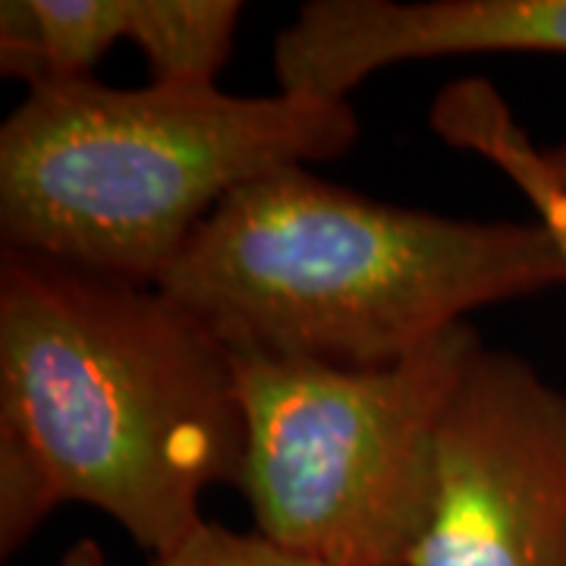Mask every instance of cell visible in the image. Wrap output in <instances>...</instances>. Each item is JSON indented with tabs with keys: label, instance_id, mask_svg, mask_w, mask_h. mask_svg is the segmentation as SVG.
<instances>
[{
	"label": "cell",
	"instance_id": "obj_10",
	"mask_svg": "<svg viewBox=\"0 0 566 566\" xmlns=\"http://www.w3.org/2000/svg\"><path fill=\"white\" fill-rule=\"evenodd\" d=\"M145 566H344L327 564L318 557H305L296 551L268 542L259 532H233V528L208 523L196 528L182 545L161 557H148Z\"/></svg>",
	"mask_w": 566,
	"mask_h": 566
},
{
	"label": "cell",
	"instance_id": "obj_1",
	"mask_svg": "<svg viewBox=\"0 0 566 566\" xmlns=\"http://www.w3.org/2000/svg\"><path fill=\"white\" fill-rule=\"evenodd\" d=\"M245 424L223 344L158 286L0 255V554L88 504L161 557L237 485Z\"/></svg>",
	"mask_w": 566,
	"mask_h": 566
},
{
	"label": "cell",
	"instance_id": "obj_12",
	"mask_svg": "<svg viewBox=\"0 0 566 566\" xmlns=\"http://www.w3.org/2000/svg\"><path fill=\"white\" fill-rule=\"evenodd\" d=\"M545 151H547V161H551V167H554V174L566 182V142L554 145V148H545Z\"/></svg>",
	"mask_w": 566,
	"mask_h": 566
},
{
	"label": "cell",
	"instance_id": "obj_7",
	"mask_svg": "<svg viewBox=\"0 0 566 566\" xmlns=\"http://www.w3.org/2000/svg\"><path fill=\"white\" fill-rule=\"evenodd\" d=\"M428 123L444 145L494 164L526 196L535 221L545 223L566 259V182L554 174L547 151L532 142L494 82L479 76L447 82L431 102Z\"/></svg>",
	"mask_w": 566,
	"mask_h": 566
},
{
	"label": "cell",
	"instance_id": "obj_6",
	"mask_svg": "<svg viewBox=\"0 0 566 566\" xmlns=\"http://www.w3.org/2000/svg\"><path fill=\"white\" fill-rule=\"evenodd\" d=\"M453 54L566 57V0H312L274 39V80L349 102L378 70Z\"/></svg>",
	"mask_w": 566,
	"mask_h": 566
},
{
	"label": "cell",
	"instance_id": "obj_8",
	"mask_svg": "<svg viewBox=\"0 0 566 566\" xmlns=\"http://www.w3.org/2000/svg\"><path fill=\"white\" fill-rule=\"evenodd\" d=\"M240 20V0H126L123 41L139 48L151 82L218 85Z\"/></svg>",
	"mask_w": 566,
	"mask_h": 566
},
{
	"label": "cell",
	"instance_id": "obj_11",
	"mask_svg": "<svg viewBox=\"0 0 566 566\" xmlns=\"http://www.w3.org/2000/svg\"><path fill=\"white\" fill-rule=\"evenodd\" d=\"M54 566H111L104 557L102 545L95 538H80L76 545L63 551V557Z\"/></svg>",
	"mask_w": 566,
	"mask_h": 566
},
{
	"label": "cell",
	"instance_id": "obj_2",
	"mask_svg": "<svg viewBox=\"0 0 566 566\" xmlns=\"http://www.w3.org/2000/svg\"><path fill=\"white\" fill-rule=\"evenodd\" d=\"M564 283L545 223L387 205L286 167L230 192L155 286L230 356L385 368Z\"/></svg>",
	"mask_w": 566,
	"mask_h": 566
},
{
	"label": "cell",
	"instance_id": "obj_9",
	"mask_svg": "<svg viewBox=\"0 0 566 566\" xmlns=\"http://www.w3.org/2000/svg\"><path fill=\"white\" fill-rule=\"evenodd\" d=\"M41 35V82L85 80L123 41L126 0H32ZM35 88V85H32Z\"/></svg>",
	"mask_w": 566,
	"mask_h": 566
},
{
	"label": "cell",
	"instance_id": "obj_4",
	"mask_svg": "<svg viewBox=\"0 0 566 566\" xmlns=\"http://www.w3.org/2000/svg\"><path fill=\"white\" fill-rule=\"evenodd\" d=\"M469 322L385 368L233 356L245 444L237 491L268 542L344 566H406L434 504L438 431Z\"/></svg>",
	"mask_w": 566,
	"mask_h": 566
},
{
	"label": "cell",
	"instance_id": "obj_5",
	"mask_svg": "<svg viewBox=\"0 0 566 566\" xmlns=\"http://www.w3.org/2000/svg\"><path fill=\"white\" fill-rule=\"evenodd\" d=\"M406 566H566V390L523 356L482 346L465 365Z\"/></svg>",
	"mask_w": 566,
	"mask_h": 566
},
{
	"label": "cell",
	"instance_id": "obj_3",
	"mask_svg": "<svg viewBox=\"0 0 566 566\" xmlns=\"http://www.w3.org/2000/svg\"><path fill=\"white\" fill-rule=\"evenodd\" d=\"M356 139L353 104L281 88L44 82L0 126V240L155 286L230 192L340 158Z\"/></svg>",
	"mask_w": 566,
	"mask_h": 566
}]
</instances>
